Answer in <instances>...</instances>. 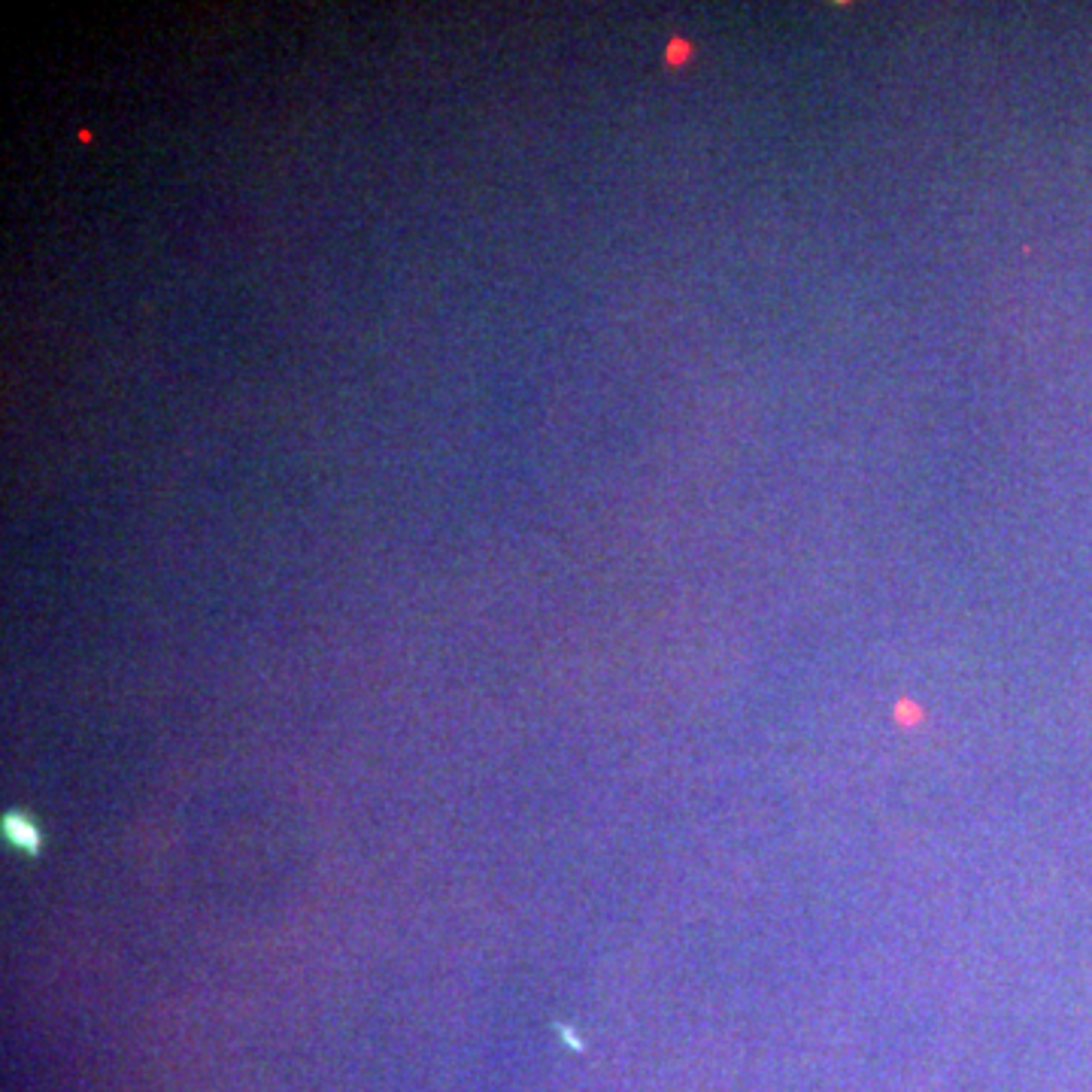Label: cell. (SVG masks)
<instances>
[{"instance_id": "cell-1", "label": "cell", "mask_w": 1092, "mask_h": 1092, "mask_svg": "<svg viewBox=\"0 0 1092 1092\" xmlns=\"http://www.w3.org/2000/svg\"><path fill=\"white\" fill-rule=\"evenodd\" d=\"M3 829H6V837L28 852L40 850V832L34 822H28L21 814H6L3 816Z\"/></svg>"}]
</instances>
